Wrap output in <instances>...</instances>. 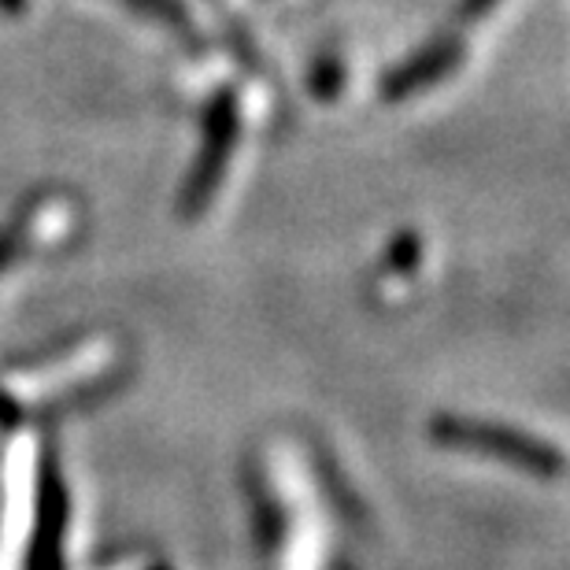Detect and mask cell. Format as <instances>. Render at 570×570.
Returning a JSON list of instances; mask_svg holds the SVG:
<instances>
[{"instance_id":"ba28073f","label":"cell","mask_w":570,"mask_h":570,"mask_svg":"<svg viewBox=\"0 0 570 570\" xmlns=\"http://www.w3.org/2000/svg\"><path fill=\"white\" fill-rule=\"evenodd\" d=\"M423 264V237L415 230H401L385 248V271H393V275H412Z\"/></svg>"},{"instance_id":"30bf717a","label":"cell","mask_w":570,"mask_h":570,"mask_svg":"<svg viewBox=\"0 0 570 570\" xmlns=\"http://www.w3.org/2000/svg\"><path fill=\"white\" fill-rule=\"evenodd\" d=\"M500 4V0H460V19L463 22H474V19H482L489 16Z\"/></svg>"},{"instance_id":"277c9868","label":"cell","mask_w":570,"mask_h":570,"mask_svg":"<svg viewBox=\"0 0 570 570\" xmlns=\"http://www.w3.org/2000/svg\"><path fill=\"white\" fill-rule=\"evenodd\" d=\"M463 63V41L455 33H441L430 45H423L419 52H412L407 60H401L396 67H390L382 78V100H407L423 89L444 82L455 67Z\"/></svg>"},{"instance_id":"8992f818","label":"cell","mask_w":570,"mask_h":570,"mask_svg":"<svg viewBox=\"0 0 570 570\" xmlns=\"http://www.w3.org/2000/svg\"><path fill=\"white\" fill-rule=\"evenodd\" d=\"M307 89H312L323 105H330V100L341 97V89H345V63H341V56L334 49L315 56L312 75H307Z\"/></svg>"},{"instance_id":"3957f363","label":"cell","mask_w":570,"mask_h":570,"mask_svg":"<svg viewBox=\"0 0 570 570\" xmlns=\"http://www.w3.org/2000/svg\"><path fill=\"white\" fill-rule=\"evenodd\" d=\"M33 530L27 544V570L67 567V527H71V493L60 471V455L45 444L38 478H33Z\"/></svg>"},{"instance_id":"9c48e42d","label":"cell","mask_w":570,"mask_h":570,"mask_svg":"<svg viewBox=\"0 0 570 570\" xmlns=\"http://www.w3.org/2000/svg\"><path fill=\"white\" fill-rule=\"evenodd\" d=\"M282 533H285V519H282L278 500H271V497L259 493L256 497V538H259V549H264V552H278Z\"/></svg>"},{"instance_id":"7a4b0ae2","label":"cell","mask_w":570,"mask_h":570,"mask_svg":"<svg viewBox=\"0 0 570 570\" xmlns=\"http://www.w3.org/2000/svg\"><path fill=\"white\" fill-rule=\"evenodd\" d=\"M237 134H242V105H237V94L230 86H223L219 94L212 97L208 111H204V134H200V148L197 159H193L186 181L178 189V219H200L208 212V204L219 193L226 167H230Z\"/></svg>"},{"instance_id":"52a82bcc","label":"cell","mask_w":570,"mask_h":570,"mask_svg":"<svg viewBox=\"0 0 570 570\" xmlns=\"http://www.w3.org/2000/svg\"><path fill=\"white\" fill-rule=\"evenodd\" d=\"M122 4H130L134 11H138V16L159 22V27L197 38V30H193V19H189V11H186L181 0H122Z\"/></svg>"},{"instance_id":"8fae6325","label":"cell","mask_w":570,"mask_h":570,"mask_svg":"<svg viewBox=\"0 0 570 570\" xmlns=\"http://www.w3.org/2000/svg\"><path fill=\"white\" fill-rule=\"evenodd\" d=\"M22 8H27V0H0V11H4V16H22Z\"/></svg>"},{"instance_id":"5b68a950","label":"cell","mask_w":570,"mask_h":570,"mask_svg":"<svg viewBox=\"0 0 570 570\" xmlns=\"http://www.w3.org/2000/svg\"><path fill=\"white\" fill-rule=\"evenodd\" d=\"M49 200H52V193H38V197H30L4 226H0V271L30 253L33 234L41 230V215L49 208Z\"/></svg>"},{"instance_id":"7c38bea8","label":"cell","mask_w":570,"mask_h":570,"mask_svg":"<svg viewBox=\"0 0 570 570\" xmlns=\"http://www.w3.org/2000/svg\"><path fill=\"white\" fill-rule=\"evenodd\" d=\"M156 570H167V567H156Z\"/></svg>"},{"instance_id":"6da1fadb","label":"cell","mask_w":570,"mask_h":570,"mask_svg":"<svg viewBox=\"0 0 570 570\" xmlns=\"http://www.w3.org/2000/svg\"><path fill=\"white\" fill-rule=\"evenodd\" d=\"M430 438L444 449H460L485 455V460L508 463L522 474L533 478H560L563 474V452L556 444L522 433L504 423H489V419L471 415H438L430 423Z\"/></svg>"}]
</instances>
